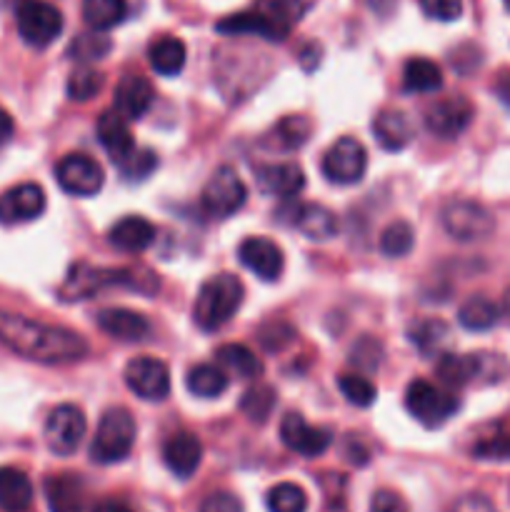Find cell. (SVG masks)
<instances>
[{
    "label": "cell",
    "mask_w": 510,
    "mask_h": 512,
    "mask_svg": "<svg viewBox=\"0 0 510 512\" xmlns=\"http://www.w3.org/2000/svg\"><path fill=\"white\" fill-rule=\"evenodd\" d=\"M215 360H218L225 370L238 375V378L250 380V378H258V375L263 373V363H260L258 355L240 343L220 345V348L215 350Z\"/></svg>",
    "instance_id": "obj_30"
},
{
    "label": "cell",
    "mask_w": 510,
    "mask_h": 512,
    "mask_svg": "<svg viewBox=\"0 0 510 512\" xmlns=\"http://www.w3.org/2000/svg\"><path fill=\"white\" fill-rule=\"evenodd\" d=\"M443 85V73L428 58H410L403 68V88L408 93H435Z\"/></svg>",
    "instance_id": "obj_31"
},
{
    "label": "cell",
    "mask_w": 510,
    "mask_h": 512,
    "mask_svg": "<svg viewBox=\"0 0 510 512\" xmlns=\"http://www.w3.org/2000/svg\"><path fill=\"white\" fill-rule=\"evenodd\" d=\"M98 328L105 335L123 343H140L150 335V323L145 315L128 308H105L98 313Z\"/></svg>",
    "instance_id": "obj_20"
},
{
    "label": "cell",
    "mask_w": 510,
    "mask_h": 512,
    "mask_svg": "<svg viewBox=\"0 0 510 512\" xmlns=\"http://www.w3.org/2000/svg\"><path fill=\"white\" fill-rule=\"evenodd\" d=\"M18 33L33 48H48L63 33V15L45 0H23L18 5Z\"/></svg>",
    "instance_id": "obj_8"
},
{
    "label": "cell",
    "mask_w": 510,
    "mask_h": 512,
    "mask_svg": "<svg viewBox=\"0 0 510 512\" xmlns=\"http://www.w3.org/2000/svg\"><path fill=\"white\" fill-rule=\"evenodd\" d=\"M153 85L143 75H125L115 88V110L123 115L125 120H138L153 105Z\"/></svg>",
    "instance_id": "obj_22"
},
{
    "label": "cell",
    "mask_w": 510,
    "mask_h": 512,
    "mask_svg": "<svg viewBox=\"0 0 510 512\" xmlns=\"http://www.w3.org/2000/svg\"><path fill=\"white\" fill-rule=\"evenodd\" d=\"M108 53H110V40L105 38V35H100L98 30L78 35V38L70 43V58H75L78 63H95V60L105 58Z\"/></svg>",
    "instance_id": "obj_42"
},
{
    "label": "cell",
    "mask_w": 510,
    "mask_h": 512,
    "mask_svg": "<svg viewBox=\"0 0 510 512\" xmlns=\"http://www.w3.org/2000/svg\"><path fill=\"white\" fill-rule=\"evenodd\" d=\"M45 498H48L50 512H83L85 505L83 488L70 475L45 480Z\"/></svg>",
    "instance_id": "obj_29"
},
{
    "label": "cell",
    "mask_w": 510,
    "mask_h": 512,
    "mask_svg": "<svg viewBox=\"0 0 510 512\" xmlns=\"http://www.w3.org/2000/svg\"><path fill=\"white\" fill-rule=\"evenodd\" d=\"M370 512H410L408 503L393 490H378L370 498Z\"/></svg>",
    "instance_id": "obj_47"
},
{
    "label": "cell",
    "mask_w": 510,
    "mask_h": 512,
    "mask_svg": "<svg viewBox=\"0 0 510 512\" xmlns=\"http://www.w3.org/2000/svg\"><path fill=\"white\" fill-rule=\"evenodd\" d=\"M108 240L113 248L123 250V253H140V250L153 245L155 225L145 220L143 215H125L110 228Z\"/></svg>",
    "instance_id": "obj_24"
},
{
    "label": "cell",
    "mask_w": 510,
    "mask_h": 512,
    "mask_svg": "<svg viewBox=\"0 0 510 512\" xmlns=\"http://www.w3.org/2000/svg\"><path fill=\"white\" fill-rule=\"evenodd\" d=\"M338 388L340 393H343V398L348 400L350 405H355V408H370V405L375 403V385L370 383L365 375H358V373L340 375Z\"/></svg>",
    "instance_id": "obj_41"
},
{
    "label": "cell",
    "mask_w": 510,
    "mask_h": 512,
    "mask_svg": "<svg viewBox=\"0 0 510 512\" xmlns=\"http://www.w3.org/2000/svg\"><path fill=\"white\" fill-rule=\"evenodd\" d=\"M248 200V188H245L243 178L238 175V170L230 168V165H220L210 180L205 183L203 195H200V203L203 210L210 218H230V215L238 213L240 208Z\"/></svg>",
    "instance_id": "obj_7"
},
{
    "label": "cell",
    "mask_w": 510,
    "mask_h": 512,
    "mask_svg": "<svg viewBox=\"0 0 510 512\" xmlns=\"http://www.w3.org/2000/svg\"><path fill=\"white\" fill-rule=\"evenodd\" d=\"M105 288H130L140 290L145 295H153L158 290V278L148 270L135 268H95L90 263L70 265L63 285H60V300L65 303H78V300L93 298L95 293Z\"/></svg>",
    "instance_id": "obj_2"
},
{
    "label": "cell",
    "mask_w": 510,
    "mask_h": 512,
    "mask_svg": "<svg viewBox=\"0 0 510 512\" xmlns=\"http://www.w3.org/2000/svg\"><path fill=\"white\" fill-rule=\"evenodd\" d=\"M270 512H305L308 510V495L300 485L280 483L265 498Z\"/></svg>",
    "instance_id": "obj_39"
},
{
    "label": "cell",
    "mask_w": 510,
    "mask_h": 512,
    "mask_svg": "<svg viewBox=\"0 0 510 512\" xmlns=\"http://www.w3.org/2000/svg\"><path fill=\"white\" fill-rule=\"evenodd\" d=\"M15 133V123L13 118H10V113L5 108H0V145L8 143L10 138H13Z\"/></svg>",
    "instance_id": "obj_51"
},
{
    "label": "cell",
    "mask_w": 510,
    "mask_h": 512,
    "mask_svg": "<svg viewBox=\"0 0 510 512\" xmlns=\"http://www.w3.org/2000/svg\"><path fill=\"white\" fill-rule=\"evenodd\" d=\"M423 13L440 23H453L463 15V0H418Z\"/></svg>",
    "instance_id": "obj_45"
},
{
    "label": "cell",
    "mask_w": 510,
    "mask_h": 512,
    "mask_svg": "<svg viewBox=\"0 0 510 512\" xmlns=\"http://www.w3.org/2000/svg\"><path fill=\"white\" fill-rule=\"evenodd\" d=\"M405 408L425 428H440L460 408V400L448 390L435 388L428 380H413L405 390Z\"/></svg>",
    "instance_id": "obj_5"
},
{
    "label": "cell",
    "mask_w": 510,
    "mask_h": 512,
    "mask_svg": "<svg viewBox=\"0 0 510 512\" xmlns=\"http://www.w3.org/2000/svg\"><path fill=\"white\" fill-rule=\"evenodd\" d=\"M128 13V5L125 0H83V18L90 25V30H105L115 28L120 20Z\"/></svg>",
    "instance_id": "obj_36"
},
{
    "label": "cell",
    "mask_w": 510,
    "mask_h": 512,
    "mask_svg": "<svg viewBox=\"0 0 510 512\" xmlns=\"http://www.w3.org/2000/svg\"><path fill=\"white\" fill-rule=\"evenodd\" d=\"M280 440L288 450L303 455V458H318L333 443V435L325 428L305 423L303 415L288 413L280 420Z\"/></svg>",
    "instance_id": "obj_13"
},
{
    "label": "cell",
    "mask_w": 510,
    "mask_h": 512,
    "mask_svg": "<svg viewBox=\"0 0 510 512\" xmlns=\"http://www.w3.org/2000/svg\"><path fill=\"white\" fill-rule=\"evenodd\" d=\"M503 3H505V8H508V13H510V0H503Z\"/></svg>",
    "instance_id": "obj_54"
},
{
    "label": "cell",
    "mask_w": 510,
    "mask_h": 512,
    "mask_svg": "<svg viewBox=\"0 0 510 512\" xmlns=\"http://www.w3.org/2000/svg\"><path fill=\"white\" fill-rule=\"evenodd\" d=\"M255 180L265 195H278V198H295L305 188L303 168L295 163L260 165L255 170Z\"/></svg>",
    "instance_id": "obj_21"
},
{
    "label": "cell",
    "mask_w": 510,
    "mask_h": 512,
    "mask_svg": "<svg viewBox=\"0 0 510 512\" xmlns=\"http://www.w3.org/2000/svg\"><path fill=\"white\" fill-rule=\"evenodd\" d=\"M185 385H188L190 393L198 395V398H218V395H223L225 388H228V375L220 368H215V365L200 363L188 370Z\"/></svg>",
    "instance_id": "obj_33"
},
{
    "label": "cell",
    "mask_w": 510,
    "mask_h": 512,
    "mask_svg": "<svg viewBox=\"0 0 510 512\" xmlns=\"http://www.w3.org/2000/svg\"><path fill=\"white\" fill-rule=\"evenodd\" d=\"M473 455L480 460H510V435H493L480 440L473 448Z\"/></svg>",
    "instance_id": "obj_46"
},
{
    "label": "cell",
    "mask_w": 510,
    "mask_h": 512,
    "mask_svg": "<svg viewBox=\"0 0 510 512\" xmlns=\"http://www.w3.org/2000/svg\"><path fill=\"white\" fill-rule=\"evenodd\" d=\"M310 130H313V123L305 115H288V118L275 123V128L265 135L263 143L268 148L280 150V153H290V150H298L300 145L308 143Z\"/></svg>",
    "instance_id": "obj_27"
},
{
    "label": "cell",
    "mask_w": 510,
    "mask_h": 512,
    "mask_svg": "<svg viewBox=\"0 0 510 512\" xmlns=\"http://www.w3.org/2000/svg\"><path fill=\"white\" fill-rule=\"evenodd\" d=\"M493 90L500 98V103H503L505 108H510V73H500L498 80H495Z\"/></svg>",
    "instance_id": "obj_50"
},
{
    "label": "cell",
    "mask_w": 510,
    "mask_h": 512,
    "mask_svg": "<svg viewBox=\"0 0 510 512\" xmlns=\"http://www.w3.org/2000/svg\"><path fill=\"white\" fill-rule=\"evenodd\" d=\"M243 283L230 273H218L205 280L193 305V320L205 333H215L233 320L243 303Z\"/></svg>",
    "instance_id": "obj_3"
},
{
    "label": "cell",
    "mask_w": 510,
    "mask_h": 512,
    "mask_svg": "<svg viewBox=\"0 0 510 512\" xmlns=\"http://www.w3.org/2000/svg\"><path fill=\"white\" fill-rule=\"evenodd\" d=\"M103 73L93 68H78L70 73L68 78V98L75 103H85V100H93L95 95L103 90Z\"/></svg>",
    "instance_id": "obj_40"
},
{
    "label": "cell",
    "mask_w": 510,
    "mask_h": 512,
    "mask_svg": "<svg viewBox=\"0 0 510 512\" xmlns=\"http://www.w3.org/2000/svg\"><path fill=\"white\" fill-rule=\"evenodd\" d=\"M203 460V445L193 433H175L163 445V463L180 480H188Z\"/></svg>",
    "instance_id": "obj_19"
},
{
    "label": "cell",
    "mask_w": 510,
    "mask_h": 512,
    "mask_svg": "<svg viewBox=\"0 0 510 512\" xmlns=\"http://www.w3.org/2000/svg\"><path fill=\"white\" fill-rule=\"evenodd\" d=\"M0 345L20 358L43 365L75 363L88 355V343L75 330L5 310H0Z\"/></svg>",
    "instance_id": "obj_1"
},
{
    "label": "cell",
    "mask_w": 510,
    "mask_h": 512,
    "mask_svg": "<svg viewBox=\"0 0 510 512\" xmlns=\"http://www.w3.org/2000/svg\"><path fill=\"white\" fill-rule=\"evenodd\" d=\"M458 320L465 330H473V333H483L490 330L500 320V308L485 295H473L470 300H465L458 310Z\"/></svg>",
    "instance_id": "obj_32"
},
{
    "label": "cell",
    "mask_w": 510,
    "mask_h": 512,
    "mask_svg": "<svg viewBox=\"0 0 510 512\" xmlns=\"http://www.w3.org/2000/svg\"><path fill=\"white\" fill-rule=\"evenodd\" d=\"M368 170V150L360 140H335L323 155V175L335 185H355L363 180Z\"/></svg>",
    "instance_id": "obj_10"
},
{
    "label": "cell",
    "mask_w": 510,
    "mask_h": 512,
    "mask_svg": "<svg viewBox=\"0 0 510 512\" xmlns=\"http://www.w3.org/2000/svg\"><path fill=\"white\" fill-rule=\"evenodd\" d=\"M33 503L30 478L18 468H0V510L25 512Z\"/></svg>",
    "instance_id": "obj_26"
},
{
    "label": "cell",
    "mask_w": 510,
    "mask_h": 512,
    "mask_svg": "<svg viewBox=\"0 0 510 512\" xmlns=\"http://www.w3.org/2000/svg\"><path fill=\"white\" fill-rule=\"evenodd\" d=\"M135 443V420L125 408H113L100 418L90 443V458L100 465L120 463L130 455Z\"/></svg>",
    "instance_id": "obj_4"
},
{
    "label": "cell",
    "mask_w": 510,
    "mask_h": 512,
    "mask_svg": "<svg viewBox=\"0 0 510 512\" xmlns=\"http://www.w3.org/2000/svg\"><path fill=\"white\" fill-rule=\"evenodd\" d=\"M443 228L458 243H478L493 235L495 218L485 205L475 200H453L443 208Z\"/></svg>",
    "instance_id": "obj_6"
},
{
    "label": "cell",
    "mask_w": 510,
    "mask_h": 512,
    "mask_svg": "<svg viewBox=\"0 0 510 512\" xmlns=\"http://www.w3.org/2000/svg\"><path fill=\"white\" fill-rule=\"evenodd\" d=\"M185 43L175 35H163V38L153 40L148 48V60L150 68L155 70L158 75H178L185 65Z\"/></svg>",
    "instance_id": "obj_28"
},
{
    "label": "cell",
    "mask_w": 510,
    "mask_h": 512,
    "mask_svg": "<svg viewBox=\"0 0 510 512\" xmlns=\"http://www.w3.org/2000/svg\"><path fill=\"white\" fill-rule=\"evenodd\" d=\"M415 245V233L405 220H395L380 235V253L388 255V258H403L413 250Z\"/></svg>",
    "instance_id": "obj_37"
},
{
    "label": "cell",
    "mask_w": 510,
    "mask_h": 512,
    "mask_svg": "<svg viewBox=\"0 0 510 512\" xmlns=\"http://www.w3.org/2000/svg\"><path fill=\"white\" fill-rule=\"evenodd\" d=\"M125 385L148 403H160L170 393V370L163 360L153 355H140L125 365Z\"/></svg>",
    "instance_id": "obj_11"
},
{
    "label": "cell",
    "mask_w": 510,
    "mask_h": 512,
    "mask_svg": "<svg viewBox=\"0 0 510 512\" xmlns=\"http://www.w3.org/2000/svg\"><path fill=\"white\" fill-rule=\"evenodd\" d=\"M375 140L385 150H403L415 138V128L403 110L385 108L373 118Z\"/></svg>",
    "instance_id": "obj_25"
},
{
    "label": "cell",
    "mask_w": 510,
    "mask_h": 512,
    "mask_svg": "<svg viewBox=\"0 0 510 512\" xmlns=\"http://www.w3.org/2000/svg\"><path fill=\"white\" fill-rule=\"evenodd\" d=\"M93 512H130V508L123 503H115V500H105V503H100Z\"/></svg>",
    "instance_id": "obj_52"
},
{
    "label": "cell",
    "mask_w": 510,
    "mask_h": 512,
    "mask_svg": "<svg viewBox=\"0 0 510 512\" xmlns=\"http://www.w3.org/2000/svg\"><path fill=\"white\" fill-rule=\"evenodd\" d=\"M215 28L223 35H260V38L270 40V43H280V40H285L290 35L288 25L275 20L273 15L260 8L228 15Z\"/></svg>",
    "instance_id": "obj_16"
},
{
    "label": "cell",
    "mask_w": 510,
    "mask_h": 512,
    "mask_svg": "<svg viewBox=\"0 0 510 512\" xmlns=\"http://www.w3.org/2000/svg\"><path fill=\"white\" fill-rule=\"evenodd\" d=\"M275 403H278V398H275L273 388H268V385H255V388H250L248 393L243 395L240 410H243L245 418L253 420V423H265V420L270 418V413H273Z\"/></svg>",
    "instance_id": "obj_38"
},
{
    "label": "cell",
    "mask_w": 510,
    "mask_h": 512,
    "mask_svg": "<svg viewBox=\"0 0 510 512\" xmlns=\"http://www.w3.org/2000/svg\"><path fill=\"white\" fill-rule=\"evenodd\" d=\"M55 180H58V185L68 195L90 198V195L100 193L105 175L103 168L93 158L83 153H70L60 158L58 165H55Z\"/></svg>",
    "instance_id": "obj_12"
},
{
    "label": "cell",
    "mask_w": 510,
    "mask_h": 512,
    "mask_svg": "<svg viewBox=\"0 0 510 512\" xmlns=\"http://www.w3.org/2000/svg\"><path fill=\"white\" fill-rule=\"evenodd\" d=\"M408 338H410V343L420 350V353L428 355L430 358V355H438L440 350L448 345L450 328L438 318L420 320V323H415L413 328H410Z\"/></svg>",
    "instance_id": "obj_34"
},
{
    "label": "cell",
    "mask_w": 510,
    "mask_h": 512,
    "mask_svg": "<svg viewBox=\"0 0 510 512\" xmlns=\"http://www.w3.org/2000/svg\"><path fill=\"white\" fill-rule=\"evenodd\" d=\"M45 210V193L38 183H20L0 195V223L18 225L40 218Z\"/></svg>",
    "instance_id": "obj_15"
},
{
    "label": "cell",
    "mask_w": 510,
    "mask_h": 512,
    "mask_svg": "<svg viewBox=\"0 0 510 512\" xmlns=\"http://www.w3.org/2000/svg\"><path fill=\"white\" fill-rule=\"evenodd\" d=\"M118 170L125 180H145L155 168H158V158L150 148H135L133 153L125 155L123 160H118Z\"/></svg>",
    "instance_id": "obj_43"
},
{
    "label": "cell",
    "mask_w": 510,
    "mask_h": 512,
    "mask_svg": "<svg viewBox=\"0 0 510 512\" xmlns=\"http://www.w3.org/2000/svg\"><path fill=\"white\" fill-rule=\"evenodd\" d=\"M85 430H88V420H85L83 410L70 403L58 405L45 420V445L50 453L68 458L80 448Z\"/></svg>",
    "instance_id": "obj_9"
},
{
    "label": "cell",
    "mask_w": 510,
    "mask_h": 512,
    "mask_svg": "<svg viewBox=\"0 0 510 512\" xmlns=\"http://www.w3.org/2000/svg\"><path fill=\"white\" fill-rule=\"evenodd\" d=\"M258 8L270 13L275 20L288 25V28H293V25L305 15L308 3H305V0H258Z\"/></svg>",
    "instance_id": "obj_44"
},
{
    "label": "cell",
    "mask_w": 510,
    "mask_h": 512,
    "mask_svg": "<svg viewBox=\"0 0 510 512\" xmlns=\"http://www.w3.org/2000/svg\"><path fill=\"white\" fill-rule=\"evenodd\" d=\"M503 310H505V315H508V318H510V290H508V293H505V298H503Z\"/></svg>",
    "instance_id": "obj_53"
},
{
    "label": "cell",
    "mask_w": 510,
    "mask_h": 512,
    "mask_svg": "<svg viewBox=\"0 0 510 512\" xmlns=\"http://www.w3.org/2000/svg\"><path fill=\"white\" fill-rule=\"evenodd\" d=\"M453 512H498L493 508V503H490L488 498H483V495H465V498H460L458 503L453 505Z\"/></svg>",
    "instance_id": "obj_49"
},
{
    "label": "cell",
    "mask_w": 510,
    "mask_h": 512,
    "mask_svg": "<svg viewBox=\"0 0 510 512\" xmlns=\"http://www.w3.org/2000/svg\"><path fill=\"white\" fill-rule=\"evenodd\" d=\"M238 258L250 273L258 275L260 280H268V283H273V280L280 278L285 265L283 250H280L270 238L243 240L238 248Z\"/></svg>",
    "instance_id": "obj_17"
},
{
    "label": "cell",
    "mask_w": 510,
    "mask_h": 512,
    "mask_svg": "<svg viewBox=\"0 0 510 512\" xmlns=\"http://www.w3.org/2000/svg\"><path fill=\"white\" fill-rule=\"evenodd\" d=\"M200 512H243V505H240V500L235 498L233 493L220 490V493L208 495V498L203 500Z\"/></svg>",
    "instance_id": "obj_48"
},
{
    "label": "cell",
    "mask_w": 510,
    "mask_h": 512,
    "mask_svg": "<svg viewBox=\"0 0 510 512\" xmlns=\"http://www.w3.org/2000/svg\"><path fill=\"white\" fill-rule=\"evenodd\" d=\"M288 225L305 235L310 240H330L338 233V220H335L333 210L318 203H293L288 210Z\"/></svg>",
    "instance_id": "obj_18"
},
{
    "label": "cell",
    "mask_w": 510,
    "mask_h": 512,
    "mask_svg": "<svg viewBox=\"0 0 510 512\" xmlns=\"http://www.w3.org/2000/svg\"><path fill=\"white\" fill-rule=\"evenodd\" d=\"M478 353L470 355H443L438 363V378L450 388L468 385L478 380Z\"/></svg>",
    "instance_id": "obj_35"
},
{
    "label": "cell",
    "mask_w": 510,
    "mask_h": 512,
    "mask_svg": "<svg viewBox=\"0 0 510 512\" xmlns=\"http://www.w3.org/2000/svg\"><path fill=\"white\" fill-rule=\"evenodd\" d=\"M98 140L105 150H108L110 160L118 163L125 155L133 153L135 145L133 133L128 128V120L118 113V110H105L98 118Z\"/></svg>",
    "instance_id": "obj_23"
},
{
    "label": "cell",
    "mask_w": 510,
    "mask_h": 512,
    "mask_svg": "<svg viewBox=\"0 0 510 512\" xmlns=\"http://www.w3.org/2000/svg\"><path fill=\"white\" fill-rule=\"evenodd\" d=\"M473 120V103L463 95H450L430 105L425 113V125L438 138H458Z\"/></svg>",
    "instance_id": "obj_14"
}]
</instances>
